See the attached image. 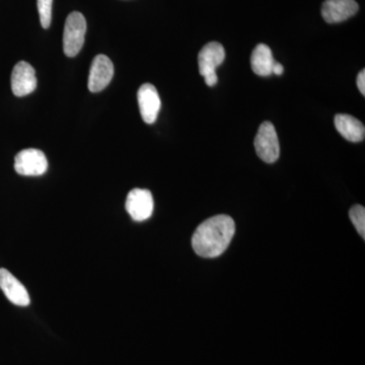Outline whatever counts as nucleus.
Returning <instances> with one entry per match:
<instances>
[{"label": "nucleus", "instance_id": "nucleus-2", "mask_svg": "<svg viewBox=\"0 0 365 365\" xmlns=\"http://www.w3.org/2000/svg\"><path fill=\"white\" fill-rule=\"evenodd\" d=\"M225 59V48L217 42L208 43L199 52V72L203 76L204 81L208 86H215L217 83L216 68L222 66Z\"/></svg>", "mask_w": 365, "mask_h": 365}, {"label": "nucleus", "instance_id": "nucleus-16", "mask_svg": "<svg viewBox=\"0 0 365 365\" xmlns=\"http://www.w3.org/2000/svg\"><path fill=\"white\" fill-rule=\"evenodd\" d=\"M357 88L360 93H362V96H365V71H361L359 72V76H357L356 79Z\"/></svg>", "mask_w": 365, "mask_h": 365}, {"label": "nucleus", "instance_id": "nucleus-5", "mask_svg": "<svg viewBox=\"0 0 365 365\" xmlns=\"http://www.w3.org/2000/svg\"><path fill=\"white\" fill-rule=\"evenodd\" d=\"M48 169V160L43 151L29 148L21 150L14 158V170L21 176H42Z\"/></svg>", "mask_w": 365, "mask_h": 365}, {"label": "nucleus", "instance_id": "nucleus-8", "mask_svg": "<svg viewBox=\"0 0 365 365\" xmlns=\"http://www.w3.org/2000/svg\"><path fill=\"white\" fill-rule=\"evenodd\" d=\"M37 88L36 71L30 63L19 62L14 67L11 73V90L16 97H25L30 95Z\"/></svg>", "mask_w": 365, "mask_h": 365}, {"label": "nucleus", "instance_id": "nucleus-13", "mask_svg": "<svg viewBox=\"0 0 365 365\" xmlns=\"http://www.w3.org/2000/svg\"><path fill=\"white\" fill-rule=\"evenodd\" d=\"M275 60L272 51L265 44H259L255 48L251 56V66L254 73L259 76H271Z\"/></svg>", "mask_w": 365, "mask_h": 365}, {"label": "nucleus", "instance_id": "nucleus-14", "mask_svg": "<svg viewBox=\"0 0 365 365\" xmlns=\"http://www.w3.org/2000/svg\"><path fill=\"white\" fill-rule=\"evenodd\" d=\"M350 220L362 239H365V208L361 205L353 206L349 211Z\"/></svg>", "mask_w": 365, "mask_h": 365}, {"label": "nucleus", "instance_id": "nucleus-17", "mask_svg": "<svg viewBox=\"0 0 365 365\" xmlns=\"http://www.w3.org/2000/svg\"><path fill=\"white\" fill-rule=\"evenodd\" d=\"M283 71H284V68H283L282 64L275 61L273 66L272 73L276 74V76H281L283 73Z\"/></svg>", "mask_w": 365, "mask_h": 365}, {"label": "nucleus", "instance_id": "nucleus-4", "mask_svg": "<svg viewBox=\"0 0 365 365\" xmlns=\"http://www.w3.org/2000/svg\"><path fill=\"white\" fill-rule=\"evenodd\" d=\"M254 144L257 155L263 162L273 163L279 158V140L275 127L271 122L265 121L261 124Z\"/></svg>", "mask_w": 365, "mask_h": 365}, {"label": "nucleus", "instance_id": "nucleus-1", "mask_svg": "<svg viewBox=\"0 0 365 365\" xmlns=\"http://www.w3.org/2000/svg\"><path fill=\"white\" fill-rule=\"evenodd\" d=\"M235 232L234 220L216 215L201 223L192 237V247L202 258H216L225 253Z\"/></svg>", "mask_w": 365, "mask_h": 365}, {"label": "nucleus", "instance_id": "nucleus-3", "mask_svg": "<svg viewBox=\"0 0 365 365\" xmlns=\"http://www.w3.org/2000/svg\"><path fill=\"white\" fill-rule=\"evenodd\" d=\"M86 21L78 11L67 16L63 33V50L66 56L76 57L85 43Z\"/></svg>", "mask_w": 365, "mask_h": 365}, {"label": "nucleus", "instance_id": "nucleus-15", "mask_svg": "<svg viewBox=\"0 0 365 365\" xmlns=\"http://www.w3.org/2000/svg\"><path fill=\"white\" fill-rule=\"evenodd\" d=\"M52 4L53 0H37L41 26L44 29H48L51 25Z\"/></svg>", "mask_w": 365, "mask_h": 365}, {"label": "nucleus", "instance_id": "nucleus-11", "mask_svg": "<svg viewBox=\"0 0 365 365\" xmlns=\"http://www.w3.org/2000/svg\"><path fill=\"white\" fill-rule=\"evenodd\" d=\"M0 289L11 304L19 307H28L30 304L28 290L13 274L4 268H0Z\"/></svg>", "mask_w": 365, "mask_h": 365}, {"label": "nucleus", "instance_id": "nucleus-12", "mask_svg": "<svg viewBox=\"0 0 365 365\" xmlns=\"http://www.w3.org/2000/svg\"><path fill=\"white\" fill-rule=\"evenodd\" d=\"M336 129L346 140L360 143L364 140L365 127L356 118L348 114H338L335 116Z\"/></svg>", "mask_w": 365, "mask_h": 365}, {"label": "nucleus", "instance_id": "nucleus-6", "mask_svg": "<svg viewBox=\"0 0 365 365\" xmlns=\"http://www.w3.org/2000/svg\"><path fill=\"white\" fill-rule=\"evenodd\" d=\"M125 207L132 220L135 222H144L153 215V194L148 190L133 189L127 196Z\"/></svg>", "mask_w": 365, "mask_h": 365}, {"label": "nucleus", "instance_id": "nucleus-9", "mask_svg": "<svg viewBox=\"0 0 365 365\" xmlns=\"http://www.w3.org/2000/svg\"><path fill=\"white\" fill-rule=\"evenodd\" d=\"M137 98L143 121L148 124L155 123L160 110V98L157 88L150 83H144L139 88Z\"/></svg>", "mask_w": 365, "mask_h": 365}, {"label": "nucleus", "instance_id": "nucleus-7", "mask_svg": "<svg viewBox=\"0 0 365 365\" xmlns=\"http://www.w3.org/2000/svg\"><path fill=\"white\" fill-rule=\"evenodd\" d=\"M114 76V66L109 57L100 54L95 57L91 63L88 76V90L98 93L107 88Z\"/></svg>", "mask_w": 365, "mask_h": 365}, {"label": "nucleus", "instance_id": "nucleus-10", "mask_svg": "<svg viewBox=\"0 0 365 365\" xmlns=\"http://www.w3.org/2000/svg\"><path fill=\"white\" fill-rule=\"evenodd\" d=\"M359 9L355 0H326L322 6V16L328 24H338L351 18Z\"/></svg>", "mask_w": 365, "mask_h": 365}]
</instances>
